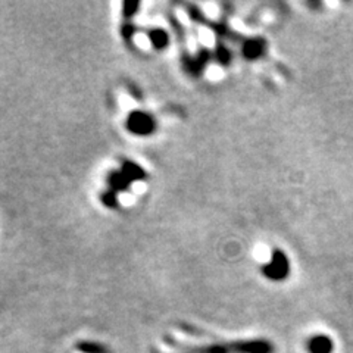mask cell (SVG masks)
<instances>
[{
    "instance_id": "4",
    "label": "cell",
    "mask_w": 353,
    "mask_h": 353,
    "mask_svg": "<svg viewBox=\"0 0 353 353\" xmlns=\"http://www.w3.org/2000/svg\"><path fill=\"white\" fill-rule=\"evenodd\" d=\"M334 343L328 336L318 334L307 341L309 353H333Z\"/></svg>"
},
{
    "instance_id": "7",
    "label": "cell",
    "mask_w": 353,
    "mask_h": 353,
    "mask_svg": "<svg viewBox=\"0 0 353 353\" xmlns=\"http://www.w3.org/2000/svg\"><path fill=\"white\" fill-rule=\"evenodd\" d=\"M148 34H149V40L153 44L154 49H158V50L167 49L168 43H170V36L167 31L162 28H154V30H150Z\"/></svg>"
},
{
    "instance_id": "5",
    "label": "cell",
    "mask_w": 353,
    "mask_h": 353,
    "mask_svg": "<svg viewBox=\"0 0 353 353\" xmlns=\"http://www.w3.org/2000/svg\"><path fill=\"white\" fill-rule=\"evenodd\" d=\"M265 48H267V44H265V40L262 39H250L245 43V48H243V54L250 61L253 59H258L259 57H262Z\"/></svg>"
},
{
    "instance_id": "11",
    "label": "cell",
    "mask_w": 353,
    "mask_h": 353,
    "mask_svg": "<svg viewBox=\"0 0 353 353\" xmlns=\"http://www.w3.org/2000/svg\"><path fill=\"white\" fill-rule=\"evenodd\" d=\"M77 349L84 353H106L103 346L97 343H90V341H83V343H79L77 345Z\"/></svg>"
},
{
    "instance_id": "9",
    "label": "cell",
    "mask_w": 353,
    "mask_h": 353,
    "mask_svg": "<svg viewBox=\"0 0 353 353\" xmlns=\"http://www.w3.org/2000/svg\"><path fill=\"white\" fill-rule=\"evenodd\" d=\"M208 61H209V53L206 50H203L202 53H199L196 58L185 59V63H187L185 68H187V71H189V72L197 75V74L202 72L203 66L208 63Z\"/></svg>"
},
{
    "instance_id": "1",
    "label": "cell",
    "mask_w": 353,
    "mask_h": 353,
    "mask_svg": "<svg viewBox=\"0 0 353 353\" xmlns=\"http://www.w3.org/2000/svg\"><path fill=\"white\" fill-rule=\"evenodd\" d=\"M262 274L268 280H272V281H281V280H285L287 277H289L290 262H289V258H287L285 253L279 249L274 250L270 263H267L262 268Z\"/></svg>"
},
{
    "instance_id": "13",
    "label": "cell",
    "mask_w": 353,
    "mask_h": 353,
    "mask_svg": "<svg viewBox=\"0 0 353 353\" xmlns=\"http://www.w3.org/2000/svg\"><path fill=\"white\" fill-rule=\"evenodd\" d=\"M102 203L108 208H117L118 201H117V193L112 190H108L106 193L102 194Z\"/></svg>"
},
{
    "instance_id": "6",
    "label": "cell",
    "mask_w": 353,
    "mask_h": 353,
    "mask_svg": "<svg viewBox=\"0 0 353 353\" xmlns=\"http://www.w3.org/2000/svg\"><path fill=\"white\" fill-rule=\"evenodd\" d=\"M108 185L110 187V190L112 192H124L128 189V185L131 184V181L127 179V176L123 172H118V171H112L108 175Z\"/></svg>"
},
{
    "instance_id": "10",
    "label": "cell",
    "mask_w": 353,
    "mask_h": 353,
    "mask_svg": "<svg viewBox=\"0 0 353 353\" xmlns=\"http://www.w3.org/2000/svg\"><path fill=\"white\" fill-rule=\"evenodd\" d=\"M193 353H231L230 345H211L203 347H187Z\"/></svg>"
},
{
    "instance_id": "15",
    "label": "cell",
    "mask_w": 353,
    "mask_h": 353,
    "mask_svg": "<svg viewBox=\"0 0 353 353\" xmlns=\"http://www.w3.org/2000/svg\"><path fill=\"white\" fill-rule=\"evenodd\" d=\"M123 37L127 40V41H131L132 40V36H134V26L132 24H124L123 27Z\"/></svg>"
},
{
    "instance_id": "14",
    "label": "cell",
    "mask_w": 353,
    "mask_h": 353,
    "mask_svg": "<svg viewBox=\"0 0 353 353\" xmlns=\"http://www.w3.org/2000/svg\"><path fill=\"white\" fill-rule=\"evenodd\" d=\"M140 8V3L139 2H125L124 6H123V12H124V17L128 19V18H132L134 17V14L137 12V9Z\"/></svg>"
},
{
    "instance_id": "8",
    "label": "cell",
    "mask_w": 353,
    "mask_h": 353,
    "mask_svg": "<svg viewBox=\"0 0 353 353\" xmlns=\"http://www.w3.org/2000/svg\"><path fill=\"white\" fill-rule=\"evenodd\" d=\"M123 172L127 179L132 183V181H141V180H146V171L140 168L137 163L134 162H124L123 165Z\"/></svg>"
},
{
    "instance_id": "3",
    "label": "cell",
    "mask_w": 353,
    "mask_h": 353,
    "mask_svg": "<svg viewBox=\"0 0 353 353\" xmlns=\"http://www.w3.org/2000/svg\"><path fill=\"white\" fill-rule=\"evenodd\" d=\"M231 353H274V345L268 340H241L230 343Z\"/></svg>"
},
{
    "instance_id": "12",
    "label": "cell",
    "mask_w": 353,
    "mask_h": 353,
    "mask_svg": "<svg viewBox=\"0 0 353 353\" xmlns=\"http://www.w3.org/2000/svg\"><path fill=\"white\" fill-rule=\"evenodd\" d=\"M216 59H218L219 63H223V65H228L230 63L231 53L228 52V49L225 46H221V44H219L218 49H216Z\"/></svg>"
},
{
    "instance_id": "2",
    "label": "cell",
    "mask_w": 353,
    "mask_h": 353,
    "mask_svg": "<svg viewBox=\"0 0 353 353\" xmlns=\"http://www.w3.org/2000/svg\"><path fill=\"white\" fill-rule=\"evenodd\" d=\"M127 130L136 136H150L157 130V121L146 112L134 110L127 117Z\"/></svg>"
}]
</instances>
